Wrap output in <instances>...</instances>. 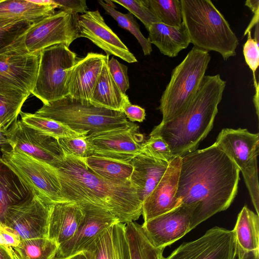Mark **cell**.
Masks as SVG:
<instances>
[{"instance_id":"ba28073f","label":"cell","mask_w":259,"mask_h":259,"mask_svg":"<svg viewBox=\"0 0 259 259\" xmlns=\"http://www.w3.org/2000/svg\"><path fill=\"white\" fill-rule=\"evenodd\" d=\"M0 161L29 189L52 202L64 201L57 169L18 150L0 149Z\"/></svg>"},{"instance_id":"7dc6e473","label":"cell","mask_w":259,"mask_h":259,"mask_svg":"<svg viewBox=\"0 0 259 259\" xmlns=\"http://www.w3.org/2000/svg\"><path fill=\"white\" fill-rule=\"evenodd\" d=\"M12 248L0 245V259H15Z\"/></svg>"},{"instance_id":"f1b7e54d","label":"cell","mask_w":259,"mask_h":259,"mask_svg":"<svg viewBox=\"0 0 259 259\" xmlns=\"http://www.w3.org/2000/svg\"><path fill=\"white\" fill-rule=\"evenodd\" d=\"M125 235L131 259H162L164 249L155 247L146 235L141 225L125 224Z\"/></svg>"},{"instance_id":"52a82bcc","label":"cell","mask_w":259,"mask_h":259,"mask_svg":"<svg viewBox=\"0 0 259 259\" xmlns=\"http://www.w3.org/2000/svg\"><path fill=\"white\" fill-rule=\"evenodd\" d=\"M79 59L68 47L58 44L39 52L37 77L31 94L47 104L68 95L67 79L70 69Z\"/></svg>"},{"instance_id":"6da1fadb","label":"cell","mask_w":259,"mask_h":259,"mask_svg":"<svg viewBox=\"0 0 259 259\" xmlns=\"http://www.w3.org/2000/svg\"><path fill=\"white\" fill-rule=\"evenodd\" d=\"M240 171L215 143L181 157L176 198L195 206L190 231L218 212L225 210L236 197Z\"/></svg>"},{"instance_id":"bcb514c9","label":"cell","mask_w":259,"mask_h":259,"mask_svg":"<svg viewBox=\"0 0 259 259\" xmlns=\"http://www.w3.org/2000/svg\"><path fill=\"white\" fill-rule=\"evenodd\" d=\"M238 259H259V250L247 251L237 246Z\"/></svg>"},{"instance_id":"74e56055","label":"cell","mask_w":259,"mask_h":259,"mask_svg":"<svg viewBox=\"0 0 259 259\" xmlns=\"http://www.w3.org/2000/svg\"><path fill=\"white\" fill-rule=\"evenodd\" d=\"M58 141L64 157L83 160L91 155L87 138H64Z\"/></svg>"},{"instance_id":"7c38bea8","label":"cell","mask_w":259,"mask_h":259,"mask_svg":"<svg viewBox=\"0 0 259 259\" xmlns=\"http://www.w3.org/2000/svg\"><path fill=\"white\" fill-rule=\"evenodd\" d=\"M91 155L130 162L144 143L139 126L132 122L126 126L87 138Z\"/></svg>"},{"instance_id":"f6af8a7d","label":"cell","mask_w":259,"mask_h":259,"mask_svg":"<svg viewBox=\"0 0 259 259\" xmlns=\"http://www.w3.org/2000/svg\"><path fill=\"white\" fill-rule=\"evenodd\" d=\"M122 112L126 117L132 122H141L145 119V110L138 105L132 104L130 100L123 105Z\"/></svg>"},{"instance_id":"836d02e7","label":"cell","mask_w":259,"mask_h":259,"mask_svg":"<svg viewBox=\"0 0 259 259\" xmlns=\"http://www.w3.org/2000/svg\"><path fill=\"white\" fill-rule=\"evenodd\" d=\"M145 2L162 23L171 26H179L182 24L180 1L145 0Z\"/></svg>"},{"instance_id":"277c9868","label":"cell","mask_w":259,"mask_h":259,"mask_svg":"<svg viewBox=\"0 0 259 259\" xmlns=\"http://www.w3.org/2000/svg\"><path fill=\"white\" fill-rule=\"evenodd\" d=\"M182 21L190 43L215 51L225 61L236 55L239 39L223 14L209 0H180Z\"/></svg>"},{"instance_id":"e0dca14e","label":"cell","mask_w":259,"mask_h":259,"mask_svg":"<svg viewBox=\"0 0 259 259\" xmlns=\"http://www.w3.org/2000/svg\"><path fill=\"white\" fill-rule=\"evenodd\" d=\"M78 25L80 36L90 39L103 50L106 55H114L128 63L138 61L119 37L106 24L98 10L88 11L78 15Z\"/></svg>"},{"instance_id":"d6986e66","label":"cell","mask_w":259,"mask_h":259,"mask_svg":"<svg viewBox=\"0 0 259 259\" xmlns=\"http://www.w3.org/2000/svg\"><path fill=\"white\" fill-rule=\"evenodd\" d=\"M181 166V157L169 162L160 181L142 203L144 222L165 213L181 203L176 198Z\"/></svg>"},{"instance_id":"7bdbcfd3","label":"cell","mask_w":259,"mask_h":259,"mask_svg":"<svg viewBox=\"0 0 259 259\" xmlns=\"http://www.w3.org/2000/svg\"><path fill=\"white\" fill-rule=\"evenodd\" d=\"M59 10L73 14H84L88 11L85 0H53Z\"/></svg>"},{"instance_id":"8fae6325","label":"cell","mask_w":259,"mask_h":259,"mask_svg":"<svg viewBox=\"0 0 259 259\" xmlns=\"http://www.w3.org/2000/svg\"><path fill=\"white\" fill-rule=\"evenodd\" d=\"M52 203L30 191L25 199L7 209L3 224L14 231L21 240L48 237L50 209Z\"/></svg>"},{"instance_id":"484cf974","label":"cell","mask_w":259,"mask_h":259,"mask_svg":"<svg viewBox=\"0 0 259 259\" xmlns=\"http://www.w3.org/2000/svg\"><path fill=\"white\" fill-rule=\"evenodd\" d=\"M94 174L107 181L124 183L130 181L133 166L130 162L91 155L82 160Z\"/></svg>"},{"instance_id":"f546056e","label":"cell","mask_w":259,"mask_h":259,"mask_svg":"<svg viewBox=\"0 0 259 259\" xmlns=\"http://www.w3.org/2000/svg\"><path fill=\"white\" fill-rule=\"evenodd\" d=\"M59 246L48 237L21 240L12 248L15 259H54Z\"/></svg>"},{"instance_id":"44dd1931","label":"cell","mask_w":259,"mask_h":259,"mask_svg":"<svg viewBox=\"0 0 259 259\" xmlns=\"http://www.w3.org/2000/svg\"><path fill=\"white\" fill-rule=\"evenodd\" d=\"M83 217V210L75 202H53L50 209L48 238L60 246L74 235Z\"/></svg>"},{"instance_id":"ab89813d","label":"cell","mask_w":259,"mask_h":259,"mask_svg":"<svg viewBox=\"0 0 259 259\" xmlns=\"http://www.w3.org/2000/svg\"><path fill=\"white\" fill-rule=\"evenodd\" d=\"M125 224L118 222L112 225L113 259H131L125 232Z\"/></svg>"},{"instance_id":"8d00e7d4","label":"cell","mask_w":259,"mask_h":259,"mask_svg":"<svg viewBox=\"0 0 259 259\" xmlns=\"http://www.w3.org/2000/svg\"><path fill=\"white\" fill-rule=\"evenodd\" d=\"M112 2L127 9L142 22L147 30L152 24L161 22L149 8L145 0H114Z\"/></svg>"},{"instance_id":"4dcf8cb0","label":"cell","mask_w":259,"mask_h":259,"mask_svg":"<svg viewBox=\"0 0 259 259\" xmlns=\"http://www.w3.org/2000/svg\"><path fill=\"white\" fill-rule=\"evenodd\" d=\"M20 114L21 120L25 124L45 135L57 139L64 138H87L85 135L72 130L61 122L36 115L34 113L21 111Z\"/></svg>"},{"instance_id":"7402d4cb","label":"cell","mask_w":259,"mask_h":259,"mask_svg":"<svg viewBox=\"0 0 259 259\" xmlns=\"http://www.w3.org/2000/svg\"><path fill=\"white\" fill-rule=\"evenodd\" d=\"M169 162L141 152L131 161L133 170L130 181L136 187L142 203L160 181Z\"/></svg>"},{"instance_id":"f5cc1de1","label":"cell","mask_w":259,"mask_h":259,"mask_svg":"<svg viewBox=\"0 0 259 259\" xmlns=\"http://www.w3.org/2000/svg\"><path fill=\"white\" fill-rule=\"evenodd\" d=\"M1 1V0H0Z\"/></svg>"},{"instance_id":"816d5d0a","label":"cell","mask_w":259,"mask_h":259,"mask_svg":"<svg viewBox=\"0 0 259 259\" xmlns=\"http://www.w3.org/2000/svg\"><path fill=\"white\" fill-rule=\"evenodd\" d=\"M258 23L256 24V28L254 32V38H253L256 41L258 42Z\"/></svg>"},{"instance_id":"5bb4252c","label":"cell","mask_w":259,"mask_h":259,"mask_svg":"<svg viewBox=\"0 0 259 259\" xmlns=\"http://www.w3.org/2000/svg\"><path fill=\"white\" fill-rule=\"evenodd\" d=\"M39 61V53L16 50L0 54V93L24 92L31 94Z\"/></svg>"},{"instance_id":"681fc988","label":"cell","mask_w":259,"mask_h":259,"mask_svg":"<svg viewBox=\"0 0 259 259\" xmlns=\"http://www.w3.org/2000/svg\"><path fill=\"white\" fill-rule=\"evenodd\" d=\"M245 5L247 6L255 14H258L259 12V1L248 0L245 2Z\"/></svg>"},{"instance_id":"4fadbf2b","label":"cell","mask_w":259,"mask_h":259,"mask_svg":"<svg viewBox=\"0 0 259 259\" xmlns=\"http://www.w3.org/2000/svg\"><path fill=\"white\" fill-rule=\"evenodd\" d=\"M236 255L233 230L214 227L198 239L184 242L162 259H235Z\"/></svg>"},{"instance_id":"c3c4849f","label":"cell","mask_w":259,"mask_h":259,"mask_svg":"<svg viewBox=\"0 0 259 259\" xmlns=\"http://www.w3.org/2000/svg\"><path fill=\"white\" fill-rule=\"evenodd\" d=\"M7 130L0 127V149L7 146H10V142L7 136Z\"/></svg>"},{"instance_id":"9a60e30c","label":"cell","mask_w":259,"mask_h":259,"mask_svg":"<svg viewBox=\"0 0 259 259\" xmlns=\"http://www.w3.org/2000/svg\"><path fill=\"white\" fill-rule=\"evenodd\" d=\"M10 147L53 167L59 166L64 156L58 139L42 134L21 120H16L8 129Z\"/></svg>"},{"instance_id":"5b68a950","label":"cell","mask_w":259,"mask_h":259,"mask_svg":"<svg viewBox=\"0 0 259 259\" xmlns=\"http://www.w3.org/2000/svg\"><path fill=\"white\" fill-rule=\"evenodd\" d=\"M34 114L61 122L87 138L130 122L122 111L82 102L69 95L43 104Z\"/></svg>"},{"instance_id":"d590c367","label":"cell","mask_w":259,"mask_h":259,"mask_svg":"<svg viewBox=\"0 0 259 259\" xmlns=\"http://www.w3.org/2000/svg\"><path fill=\"white\" fill-rule=\"evenodd\" d=\"M112 230H103L83 249L87 259H113Z\"/></svg>"},{"instance_id":"cb8c5ba5","label":"cell","mask_w":259,"mask_h":259,"mask_svg":"<svg viewBox=\"0 0 259 259\" xmlns=\"http://www.w3.org/2000/svg\"><path fill=\"white\" fill-rule=\"evenodd\" d=\"M148 37L151 44H154L160 53L169 57H175L190 43L187 31L182 24L171 26L161 22L152 24L148 30Z\"/></svg>"},{"instance_id":"ffe728a7","label":"cell","mask_w":259,"mask_h":259,"mask_svg":"<svg viewBox=\"0 0 259 259\" xmlns=\"http://www.w3.org/2000/svg\"><path fill=\"white\" fill-rule=\"evenodd\" d=\"M108 57L90 52L84 58H79L69 72L68 95L80 102L91 103L94 88Z\"/></svg>"},{"instance_id":"9c48e42d","label":"cell","mask_w":259,"mask_h":259,"mask_svg":"<svg viewBox=\"0 0 259 259\" xmlns=\"http://www.w3.org/2000/svg\"><path fill=\"white\" fill-rule=\"evenodd\" d=\"M241 171L256 213L259 215V186L257 157L259 135L246 128H223L214 142Z\"/></svg>"},{"instance_id":"1f68e13d","label":"cell","mask_w":259,"mask_h":259,"mask_svg":"<svg viewBox=\"0 0 259 259\" xmlns=\"http://www.w3.org/2000/svg\"><path fill=\"white\" fill-rule=\"evenodd\" d=\"M30 94L17 92L0 93V127L8 130L17 120L23 104Z\"/></svg>"},{"instance_id":"f35d334b","label":"cell","mask_w":259,"mask_h":259,"mask_svg":"<svg viewBox=\"0 0 259 259\" xmlns=\"http://www.w3.org/2000/svg\"><path fill=\"white\" fill-rule=\"evenodd\" d=\"M149 136L143 143L140 152L157 159L170 162L175 157L167 143L159 136Z\"/></svg>"},{"instance_id":"d4e9b609","label":"cell","mask_w":259,"mask_h":259,"mask_svg":"<svg viewBox=\"0 0 259 259\" xmlns=\"http://www.w3.org/2000/svg\"><path fill=\"white\" fill-rule=\"evenodd\" d=\"M106 59L101 72L94 88L91 103L107 109L122 111L124 104L129 99L123 94L113 79Z\"/></svg>"},{"instance_id":"603a6c76","label":"cell","mask_w":259,"mask_h":259,"mask_svg":"<svg viewBox=\"0 0 259 259\" xmlns=\"http://www.w3.org/2000/svg\"><path fill=\"white\" fill-rule=\"evenodd\" d=\"M57 6L51 1L1 0L0 19L34 24L54 14Z\"/></svg>"},{"instance_id":"3957f363","label":"cell","mask_w":259,"mask_h":259,"mask_svg":"<svg viewBox=\"0 0 259 259\" xmlns=\"http://www.w3.org/2000/svg\"><path fill=\"white\" fill-rule=\"evenodd\" d=\"M226 85L220 74L205 75L187 108L174 118L155 126L149 135L162 138L174 157L196 150L212 128Z\"/></svg>"},{"instance_id":"4316f807","label":"cell","mask_w":259,"mask_h":259,"mask_svg":"<svg viewBox=\"0 0 259 259\" xmlns=\"http://www.w3.org/2000/svg\"><path fill=\"white\" fill-rule=\"evenodd\" d=\"M30 191L0 161V226L7 209L25 199Z\"/></svg>"},{"instance_id":"ac0fdd59","label":"cell","mask_w":259,"mask_h":259,"mask_svg":"<svg viewBox=\"0 0 259 259\" xmlns=\"http://www.w3.org/2000/svg\"><path fill=\"white\" fill-rule=\"evenodd\" d=\"M77 204L84 212L83 220L74 235L59 246L55 257H65L82 251L103 230L119 222L114 215L105 209L89 203Z\"/></svg>"},{"instance_id":"7a4b0ae2","label":"cell","mask_w":259,"mask_h":259,"mask_svg":"<svg viewBox=\"0 0 259 259\" xmlns=\"http://www.w3.org/2000/svg\"><path fill=\"white\" fill-rule=\"evenodd\" d=\"M64 201L93 204L108 211L120 223L139 219L142 202L130 181L113 183L90 171L80 159L64 157L56 167Z\"/></svg>"},{"instance_id":"2e32d148","label":"cell","mask_w":259,"mask_h":259,"mask_svg":"<svg viewBox=\"0 0 259 259\" xmlns=\"http://www.w3.org/2000/svg\"><path fill=\"white\" fill-rule=\"evenodd\" d=\"M195 206L181 203L171 210L144 222L142 228L152 244L164 249L190 232Z\"/></svg>"},{"instance_id":"f907efd6","label":"cell","mask_w":259,"mask_h":259,"mask_svg":"<svg viewBox=\"0 0 259 259\" xmlns=\"http://www.w3.org/2000/svg\"><path fill=\"white\" fill-rule=\"evenodd\" d=\"M54 259H87V258L85 257L83 251H79L75 254H73L72 255H71L67 256V257H61V258L55 257Z\"/></svg>"},{"instance_id":"e575fe53","label":"cell","mask_w":259,"mask_h":259,"mask_svg":"<svg viewBox=\"0 0 259 259\" xmlns=\"http://www.w3.org/2000/svg\"><path fill=\"white\" fill-rule=\"evenodd\" d=\"M31 25L25 21L0 19V54L14 50L20 37Z\"/></svg>"},{"instance_id":"b9f144b4","label":"cell","mask_w":259,"mask_h":259,"mask_svg":"<svg viewBox=\"0 0 259 259\" xmlns=\"http://www.w3.org/2000/svg\"><path fill=\"white\" fill-rule=\"evenodd\" d=\"M109 72L115 83L123 94L130 88L127 67L112 57L108 61Z\"/></svg>"},{"instance_id":"30bf717a","label":"cell","mask_w":259,"mask_h":259,"mask_svg":"<svg viewBox=\"0 0 259 259\" xmlns=\"http://www.w3.org/2000/svg\"><path fill=\"white\" fill-rule=\"evenodd\" d=\"M78 14L61 10L32 24L20 37L15 50L28 54L39 53L52 46L62 44L69 48L80 37Z\"/></svg>"},{"instance_id":"d6a6232c","label":"cell","mask_w":259,"mask_h":259,"mask_svg":"<svg viewBox=\"0 0 259 259\" xmlns=\"http://www.w3.org/2000/svg\"><path fill=\"white\" fill-rule=\"evenodd\" d=\"M98 2L106 13L111 16L120 27L128 31L136 38L142 47L144 55H150L152 51L151 44L148 38L142 34L134 16L130 12L122 13L115 10V8L108 6L103 1H99Z\"/></svg>"},{"instance_id":"60d3db41","label":"cell","mask_w":259,"mask_h":259,"mask_svg":"<svg viewBox=\"0 0 259 259\" xmlns=\"http://www.w3.org/2000/svg\"><path fill=\"white\" fill-rule=\"evenodd\" d=\"M247 39L243 48L245 62L252 72L254 85L256 91L254 99H258V85L255 77V72L259 65V45L251 37L250 31L247 32Z\"/></svg>"},{"instance_id":"8992f818","label":"cell","mask_w":259,"mask_h":259,"mask_svg":"<svg viewBox=\"0 0 259 259\" xmlns=\"http://www.w3.org/2000/svg\"><path fill=\"white\" fill-rule=\"evenodd\" d=\"M210 59L208 52L194 46L172 70L160 99L161 122L177 117L189 105L202 82Z\"/></svg>"},{"instance_id":"83f0119b","label":"cell","mask_w":259,"mask_h":259,"mask_svg":"<svg viewBox=\"0 0 259 259\" xmlns=\"http://www.w3.org/2000/svg\"><path fill=\"white\" fill-rule=\"evenodd\" d=\"M237 246L247 251L259 250V217L245 205L232 230Z\"/></svg>"},{"instance_id":"ee69618b","label":"cell","mask_w":259,"mask_h":259,"mask_svg":"<svg viewBox=\"0 0 259 259\" xmlns=\"http://www.w3.org/2000/svg\"><path fill=\"white\" fill-rule=\"evenodd\" d=\"M21 240L19 236L4 224L0 226V245L9 248L18 246Z\"/></svg>"}]
</instances>
